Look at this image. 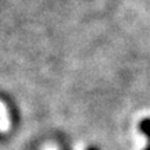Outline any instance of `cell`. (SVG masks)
<instances>
[{
  "label": "cell",
  "instance_id": "obj_5",
  "mask_svg": "<svg viewBox=\"0 0 150 150\" xmlns=\"http://www.w3.org/2000/svg\"><path fill=\"white\" fill-rule=\"evenodd\" d=\"M91 150H96V149H91Z\"/></svg>",
  "mask_w": 150,
  "mask_h": 150
},
{
  "label": "cell",
  "instance_id": "obj_1",
  "mask_svg": "<svg viewBox=\"0 0 150 150\" xmlns=\"http://www.w3.org/2000/svg\"><path fill=\"white\" fill-rule=\"evenodd\" d=\"M8 128H10V117L6 106L0 102V132H6L8 131Z\"/></svg>",
  "mask_w": 150,
  "mask_h": 150
},
{
  "label": "cell",
  "instance_id": "obj_2",
  "mask_svg": "<svg viewBox=\"0 0 150 150\" xmlns=\"http://www.w3.org/2000/svg\"><path fill=\"white\" fill-rule=\"evenodd\" d=\"M140 131L143 132V134L149 138L150 140V118H147V120H143L142 122H140Z\"/></svg>",
  "mask_w": 150,
  "mask_h": 150
},
{
  "label": "cell",
  "instance_id": "obj_3",
  "mask_svg": "<svg viewBox=\"0 0 150 150\" xmlns=\"http://www.w3.org/2000/svg\"><path fill=\"white\" fill-rule=\"evenodd\" d=\"M45 150H57V149H56L54 146H47V147H46Z\"/></svg>",
  "mask_w": 150,
  "mask_h": 150
},
{
  "label": "cell",
  "instance_id": "obj_4",
  "mask_svg": "<svg viewBox=\"0 0 150 150\" xmlns=\"http://www.w3.org/2000/svg\"><path fill=\"white\" fill-rule=\"evenodd\" d=\"M146 150H150V146H149V147H147V149H146Z\"/></svg>",
  "mask_w": 150,
  "mask_h": 150
}]
</instances>
